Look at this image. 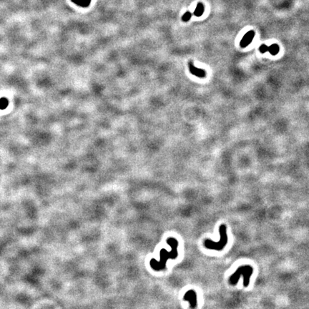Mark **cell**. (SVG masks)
<instances>
[{"instance_id":"cell-1","label":"cell","mask_w":309,"mask_h":309,"mask_svg":"<svg viewBox=\"0 0 309 309\" xmlns=\"http://www.w3.org/2000/svg\"><path fill=\"white\" fill-rule=\"evenodd\" d=\"M253 273V268L250 265H246L240 266L237 269L236 271L230 277L229 283L230 285H234L238 283L240 275L243 276V285L244 287H248L250 283V278Z\"/></svg>"},{"instance_id":"cell-2","label":"cell","mask_w":309,"mask_h":309,"mask_svg":"<svg viewBox=\"0 0 309 309\" xmlns=\"http://www.w3.org/2000/svg\"><path fill=\"white\" fill-rule=\"evenodd\" d=\"M226 225L222 224L219 228V233L220 235V239L219 241L214 242L213 240L207 239L205 240V246L208 249L222 250L225 248L228 243V235H227Z\"/></svg>"},{"instance_id":"cell-3","label":"cell","mask_w":309,"mask_h":309,"mask_svg":"<svg viewBox=\"0 0 309 309\" xmlns=\"http://www.w3.org/2000/svg\"><path fill=\"white\" fill-rule=\"evenodd\" d=\"M255 32L253 30H250V31L248 32L245 34L243 37L242 38L241 41L240 42V46L242 48L246 47L247 46H248L250 43L253 41V38L255 37Z\"/></svg>"},{"instance_id":"cell-4","label":"cell","mask_w":309,"mask_h":309,"mask_svg":"<svg viewBox=\"0 0 309 309\" xmlns=\"http://www.w3.org/2000/svg\"><path fill=\"white\" fill-rule=\"evenodd\" d=\"M188 67H189V70L192 75H195V76L200 78H204L206 77V72H205V70L196 67L193 64L192 62H188Z\"/></svg>"},{"instance_id":"cell-5","label":"cell","mask_w":309,"mask_h":309,"mask_svg":"<svg viewBox=\"0 0 309 309\" xmlns=\"http://www.w3.org/2000/svg\"><path fill=\"white\" fill-rule=\"evenodd\" d=\"M280 51V47L278 46V44H273L270 46L268 47V52H269V53L273 56L278 54V52Z\"/></svg>"},{"instance_id":"cell-6","label":"cell","mask_w":309,"mask_h":309,"mask_svg":"<svg viewBox=\"0 0 309 309\" xmlns=\"http://www.w3.org/2000/svg\"><path fill=\"white\" fill-rule=\"evenodd\" d=\"M72 2L82 7H87L90 4L91 0H71Z\"/></svg>"},{"instance_id":"cell-7","label":"cell","mask_w":309,"mask_h":309,"mask_svg":"<svg viewBox=\"0 0 309 309\" xmlns=\"http://www.w3.org/2000/svg\"><path fill=\"white\" fill-rule=\"evenodd\" d=\"M204 12V6L202 3H198L194 11V15L196 16H202Z\"/></svg>"},{"instance_id":"cell-8","label":"cell","mask_w":309,"mask_h":309,"mask_svg":"<svg viewBox=\"0 0 309 309\" xmlns=\"http://www.w3.org/2000/svg\"><path fill=\"white\" fill-rule=\"evenodd\" d=\"M9 101L6 98H1L0 99V110H4L7 108Z\"/></svg>"},{"instance_id":"cell-9","label":"cell","mask_w":309,"mask_h":309,"mask_svg":"<svg viewBox=\"0 0 309 309\" xmlns=\"http://www.w3.org/2000/svg\"><path fill=\"white\" fill-rule=\"evenodd\" d=\"M191 16L192 14L190 11H186V12L183 15V16H182V20H183V22H188L190 19V18H191Z\"/></svg>"},{"instance_id":"cell-10","label":"cell","mask_w":309,"mask_h":309,"mask_svg":"<svg viewBox=\"0 0 309 309\" xmlns=\"http://www.w3.org/2000/svg\"><path fill=\"white\" fill-rule=\"evenodd\" d=\"M268 46H267L266 44H261V45H260V47H259V51H260L261 53H265V52H268Z\"/></svg>"}]
</instances>
